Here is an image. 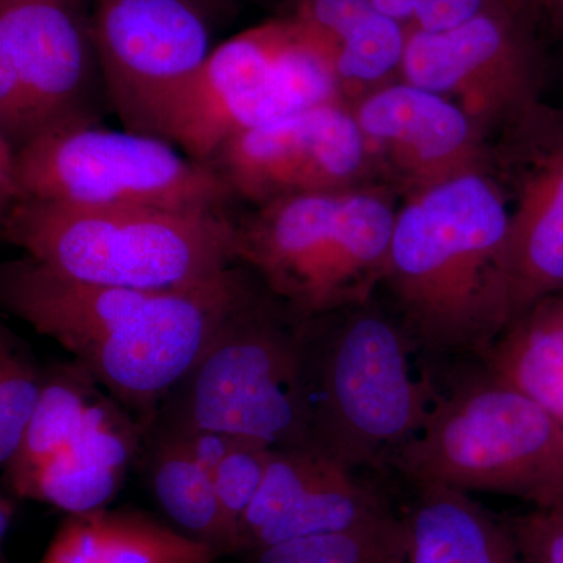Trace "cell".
I'll list each match as a JSON object with an SVG mask.
<instances>
[{
	"mask_svg": "<svg viewBox=\"0 0 563 563\" xmlns=\"http://www.w3.org/2000/svg\"><path fill=\"white\" fill-rule=\"evenodd\" d=\"M395 310L368 301L302 320L310 442L354 472L395 466L433 402Z\"/></svg>",
	"mask_w": 563,
	"mask_h": 563,
	"instance_id": "3",
	"label": "cell"
},
{
	"mask_svg": "<svg viewBox=\"0 0 563 563\" xmlns=\"http://www.w3.org/2000/svg\"><path fill=\"white\" fill-rule=\"evenodd\" d=\"M46 387V368L7 325L0 328V465L20 453Z\"/></svg>",
	"mask_w": 563,
	"mask_h": 563,
	"instance_id": "23",
	"label": "cell"
},
{
	"mask_svg": "<svg viewBox=\"0 0 563 563\" xmlns=\"http://www.w3.org/2000/svg\"><path fill=\"white\" fill-rule=\"evenodd\" d=\"M196 2H198L210 16L211 14L224 13V11L231 10L233 5V0H196Z\"/></svg>",
	"mask_w": 563,
	"mask_h": 563,
	"instance_id": "30",
	"label": "cell"
},
{
	"mask_svg": "<svg viewBox=\"0 0 563 563\" xmlns=\"http://www.w3.org/2000/svg\"><path fill=\"white\" fill-rule=\"evenodd\" d=\"M540 29L562 35L563 33V0H547L539 14Z\"/></svg>",
	"mask_w": 563,
	"mask_h": 563,
	"instance_id": "28",
	"label": "cell"
},
{
	"mask_svg": "<svg viewBox=\"0 0 563 563\" xmlns=\"http://www.w3.org/2000/svg\"><path fill=\"white\" fill-rule=\"evenodd\" d=\"M490 173L506 192L507 325L563 291V113L540 103L492 139Z\"/></svg>",
	"mask_w": 563,
	"mask_h": 563,
	"instance_id": "13",
	"label": "cell"
},
{
	"mask_svg": "<svg viewBox=\"0 0 563 563\" xmlns=\"http://www.w3.org/2000/svg\"><path fill=\"white\" fill-rule=\"evenodd\" d=\"M0 235L65 276L128 290H187L240 265L231 214L21 199Z\"/></svg>",
	"mask_w": 563,
	"mask_h": 563,
	"instance_id": "4",
	"label": "cell"
},
{
	"mask_svg": "<svg viewBox=\"0 0 563 563\" xmlns=\"http://www.w3.org/2000/svg\"><path fill=\"white\" fill-rule=\"evenodd\" d=\"M396 196L376 184L254 207L232 218L236 262L299 320L368 301L383 287Z\"/></svg>",
	"mask_w": 563,
	"mask_h": 563,
	"instance_id": "5",
	"label": "cell"
},
{
	"mask_svg": "<svg viewBox=\"0 0 563 563\" xmlns=\"http://www.w3.org/2000/svg\"><path fill=\"white\" fill-rule=\"evenodd\" d=\"M288 35L285 18L239 33L210 52L166 120L163 139L191 161H210L224 141L303 110L277 68Z\"/></svg>",
	"mask_w": 563,
	"mask_h": 563,
	"instance_id": "15",
	"label": "cell"
},
{
	"mask_svg": "<svg viewBox=\"0 0 563 563\" xmlns=\"http://www.w3.org/2000/svg\"><path fill=\"white\" fill-rule=\"evenodd\" d=\"M261 280L243 265L176 291L88 284L29 255L0 266V303L49 336L151 428L169 391Z\"/></svg>",
	"mask_w": 563,
	"mask_h": 563,
	"instance_id": "1",
	"label": "cell"
},
{
	"mask_svg": "<svg viewBox=\"0 0 563 563\" xmlns=\"http://www.w3.org/2000/svg\"><path fill=\"white\" fill-rule=\"evenodd\" d=\"M539 31L523 0L448 31H409L399 79L450 99L492 141L543 103Z\"/></svg>",
	"mask_w": 563,
	"mask_h": 563,
	"instance_id": "11",
	"label": "cell"
},
{
	"mask_svg": "<svg viewBox=\"0 0 563 563\" xmlns=\"http://www.w3.org/2000/svg\"><path fill=\"white\" fill-rule=\"evenodd\" d=\"M152 426L224 432L269 448L312 444L302 320L261 282L169 391Z\"/></svg>",
	"mask_w": 563,
	"mask_h": 563,
	"instance_id": "6",
	"label": "cell"
},
{
	"mask_svg": "<svg viewBox=\"0 0 563 563\" xmlns=\"http://www.w3.org/2000/svg\"><path fill=\"white\" fill-rule=\"evenodd\" d=\"M523 2L536 13L537 20H539L540 10L543 9L547 0H523Z\"/></svg>",
	"mask_w": 563,
	"mask_h": 563,
	"instance_id": "31",
	"label": "cell"
},
{
	"mask_svg": "<svg viewBox=\"0 0 563 563\" xmlns=\"http://www.w3.org/2000/svg\"><path fill=\"white\" fill-rule=\"evenodd\" d=\"M16 501H20V499L14 498L10 493L9 496H2V499H0V537H2V540H5L11 521H13L14 514H16Z\"/></svg>",
	"mask_w": 563,
	"mask_h": 563,
	"instance_id": "29",
	"label": "cell"
},
{
	"mask_svg": "<svg viewBox=\"0 0 563 563\" xmlns=\"http://www.w3.org/2000/svg\"><path fill=\"white\" fill-rule=\"evenodd\" d=\"M390 512L358 472L314 448H273L265 479L236 533L235 554L339 532Z\"/></svg>",
	"mask_w": 563,
	"mask_h": 563,
	"instance_id": "17",
	"label": "cell"
},
{
	"mask_svg": "<svg viewBox=\"0 0 563 563\" xmlns=\"http://www.w3.org/2000/svg\"><path fill=\"white\" fill-rule=\"evenodd\" d=\"M20 199L18 150L9 140L0 139V210L10 209Z\"/></svg>",
	"mask_w": 563,
	"mask_h": 563,
	"instance_id": "27",
	"label": "cell"
},
{
	"mask_svg": "<svg viewBox=\"0 0 563 563\" xmlns=\"http://www.w3.org/2000/svg\"><path fill=\"white\" fill-rule=\"evenodd\" d=\"M483 355L485 372L525 393L563 426V291L510 322Z\"/></svg>",
	"mask_w": 563,
	"mask_h": 563,
	"instance_id": "20",
	"label": "cell"
},
{
	"mask_svg": "<svg viewBox=\"0 0 563 563\" xmlns=\"http://www.w3.org/2000/svg\"><path fill=\"white\" fill-rule=\"evenodd\" d=\"M139 465L155 501L177 531L209 544L218 554H233V542L213 476L169 433L151 428L144 435Z\"/></svg>",
	"mask_w": 563,
	"mask_h": 563,
	"instance_id": "21",
	"label": "cell"
},
{
	"mask_svg": "<svg viewBox=\"0 0 563 563\" xmlns=\"http://www.w3.org/2000/svg\"><path fill=\"white\" fill-rule=\"evenodd\" d=\"M250 563H409V526L391 512L344 529L246 554Z\"/></svg>",
	"mask_w": 563,
	"mask_h": 563,
	"instance_id": "22",
	"label": "cell"
},
{
	"mask_svg": "<svg viewBox=\"0 0 563 563\" xmlns=\"http://www.w3.org/2000/svg\"><path fill=\"white\" fill-rule=\"evenodd\" d=\"M415 487L406 517L409 563H525L512 531L470 493L435 484Z\"/></svg>",
	"mask_w": 563,
	"mask_h": 563,
	"instance_id": "19",
	"label": "cell"
},
{
	"mask_svg": "<svg viewBox=\"0 0 563 563\" xmlns=\"http://www.w3.org/2000/svg\"><path fill=\"white\" fill-rule=\"evenodd\" d=\"M207 166L233 198L252 207L287 196L384 185L344 101L236 133L218 147Z\"/></svg>",
	"mask_w": 563,
	"mask_h": 563,
	"instance_id": "14",
	"label": "cell"
},
{
	"mask_svg": "<svg viewBox=\"0 0 563 563\" xmlns=\"http://www.w3.org/2000/svg\"><path fill=\"white\" fill-rule=\"evenodd\" d=\"M144 435L79 362L47 366L38 410L3 483L14 498L66 514L106 509L139 462Z\"/></svg>",
	"mask_w": 563,
	"mask_h": 563,
	"instance_id": "8",
	"label": "cell"
},
{
	"mask_svg": "<svg viewBox=\"0 0 563 563\" xmlns=\"http://www.w3.org/2000/svg\"><path fill=\"white\" fill-rule=\"evenodd\" d=\"M221 555L135 509L68 514L38 563H214Z\"/></svg>",
	"mask_w": 563,
	"mask_h": 563,
	"instance_id": "18",
	"label": "cell"
},
{
	"mask_svg": "<svg viewBox=\"0 0 563 563\" xmlns=\"http://www.w3.org/2000/svg\"><path fill=\"white\" fill-rule=\"evenodd\" d=\"M510 531L525 563H563V521L551 507L518 518Z\"/></svg>",
	"mask_w": 563,
	"mask_h": 563,
	"instance_id": "26",
	"label": "cell"
},
{
	"mask_svg": "<svg viewBox=\"0 0 563 563\" xmlns=\"http://www.w3.org/2000/svg\"><path fill=\"white\" fill-rule=\"evenodd\" d=\"M391 20L409 31L443 32L501 7L510 0H368Z\"/></svg>",
	"mask_w": 563,
	"mask_h": 563,
	"instance_id": "25",
	"label": "cell"
},
{
	"mask_svg": "<svg viewBox=\"0 0 563 563\" xmlns=\"http://www.w3.org/2000/svg\"><path fill=\"white\" fill-rule=\"evenodd\" d=\"M98 77L91 20L77 0H0V139L20 150L99 122Z\"/></svg>",
	"mask_w": 563,
	"mask_h": 563,
	"instance_id": "10",
	"label": "cell"
},
{
	"mask_svg": "<svg viewBox=\"0 0 563 563\" xmlns=\"http://www.w3.org/2000/svg\"><path fill=\"white\" fill-rule=\"evenodd\" d=\"M509 220L490 172L404 199L380 288L418 346L483 354L507 328Z\"/></svg>",
	"mask_w": 563,
	"mask_h": 563,
	"instance_id": "2",
	"label": "cell"
},
{
	"mask_svg": "<svg viewBox=\"0 0 563 563\" xmlns=\"http://www.w3.org/2000/svg\"><path fill=\"white\" fill-rule=\"evenodd\" d=\"M209 18L196 0H96L103 92L125 131L163 139L174 103L213 51Z\"/></svg>",
	"mask_w": 563,
	"mask_h": 563,
	"instance_id": "12",
	"label": "cell"
},
{
	"mask_svg": "<svg viewBox=\"0 0 563 563\" xmlns=\"http://www.w3.org/2000/svg\"><path fill=\"white\" fill-rule=\"evenodd\" d=\"M350 106L380 184L404 199L490 172L487 133L443 96L396 80Z\"/></svg>",
	"mask_w": 563,
	"mask_h": 563,
	"instance_id": "16",
	"label": "cell"
},
{
	"mask_svg": "<svg viewBox=\"0 0 563 563\" xmlns=\"http://www.w3.org/2000/svg\"><path fill=\"white\" fill-rule=\"evenodd\" d=\"M272 451L266 444L247 440L225 455L213 474L214 490L232 537L233 554L240 523L261 490Z\"/></svg>",
	"mask_w": 563,
	"mask_h": 563,
	"instance_id": "24",
	"label": "cell"
},
{
	"mask_svg": "<svg viewBox=\"0 0 563 563\" xmlns=\"http://www.w3.org/2000/svg\"><path fill=\"white\" fill-rule=\"evenodd\" d=\"M393 468L413 485L554 506L563 501V426L484 369L433 402L420 435Z\"/></svg>",
	"mask_w": 563,
	"mask_h": 563,
	"instance_id": "7",
	"label": "cell"
},
{
	"mask_svg": "<svg viewBox=\"0 0 563 563\" xmlns=\"http://www.w3.org/2000/svg\"><path fill=\"white\" fill-rule=\"evenodd\" d=\"M18 174L21 199L218 214H231L235 201L210 166L168 140L101 122L58 129L20 147Z\"/></svg>",
	"mask_w": 563,
	"mask_h": 563,
	"instance_id": "9",
	"label": "cell"
}]
</instances>
